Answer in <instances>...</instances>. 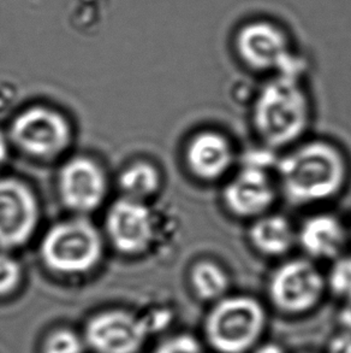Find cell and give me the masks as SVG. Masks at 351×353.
Here are the masks:
<instances>
[{"instance_id": "ba28073f", "label": "cell", "mask_w": 351, "mask_h": 353, "mask_svg": "<svg viewBox=\"0 0 351 353\" xmlns=\"http://www.w3.org/2000/svg\"><path fill=\"white\" fill-rule=\"evenodd\" d=\"M38 205L28 187L14 180H0V245L17 246L36 227Z\"/></svg>"}, {"instance_id": "8992f818", "label": "cell", "mask_w": 351, "mask_h": 353, "mask_svg": "<svg viewBox=\"0 0 351 353\" xmlns=\"http://www.w3.org/2000/svg\"><path fill=\"white\" fill-rule=\"evenodd\" d=\"M148 333L147 321L128 311L111 310L88 322L85 340L95 353H138Z\"/></svg>"}, {"instance_id": "d6986e66", "label": "cell", "mask_w": 351, "mask_h": 353, "mask_svg": "<svg viewBox=\"0 0 351 353\" xmlns=\"http://www.w3.org/2000/svg\"><path fill=\"white\" fill-rule=\"evenodd\" d=\"M330 286L338 296L351 301V256L339 258L333 264L330 277Z\"/></svg>"}, {"instance_id": "603a6c76", "label": "cell", "mask_w": 351, "mask_h": 353, "mask_svg": "<svg viewBox=\"0 0 351 353\" xmlns=\"http://www.w3.org/2000/svg\"><path fill=\"white\" fill-rule=\"evenodd\" d=\"M6 154H8V143L3 134L0 133V163L4 162Z\"/></svg>"}, {"instance_id": "5b68a950", "label": "cell", "mask_w": 351, "mask_h": 353, "mask_svg": "<svg viewBox=\"0 0 351 353\" xmlns=\"http://www.w3.org/2000/svg\"><path fill=\"white\" fill-rule=\"evenodd\" d=\"M237 51L253 70H275L278 75L297 79L304 72L302 62L289 52L284 35L272 24L257 22L244 27L238 34Z\"/></svg>"}, {"instance_id": "9a60e30c", "label": "cell", "mask_w": 351, "mask_h": 353, "mask_svg": "<svg viewBox=\"0 0 351 353\" xmlns=\"http://www.w3.org/2000/svg\"><path fill=\"white\" fill-rule=\"evenodd\" d=\"M249 240L257 252L268 257H279L289 252L295 241L292 225L280 215H264L249 230Z\"/></svg>"}, {"instance_id": "44dd1931", "label": "cell", "mask_w": 351, "mask_h": 353, "mask_svg": "<svg viewBox=\"0 0 351 353\" xmlns=\"http://www.w3.org/2000/svg\"><path fill=\"white\" fill-rule=\"evenodd\" d=\"M154 353H204V351L194 338L177 335L159 345Z\"/></svg>"}, {"instance_id": "7a4b0ae2", "label": "cell", "mask_w": 351, "mask_h": 353, "mask_svg": "<svg viewBox=\"0 0 351 353\" xmlns=\"http://www.w3.org/2000/svg\"><path fill=\"white\" fill-rule=\"evenodd\" d=\"M299 80L278 75L262 87L254 101V128L268 148L295 143L308 127V98Z\"/></svg>"}, {"instance_id": "9c48e42d", "label": "cell", "mask_w": 351, "mask_h": 353, "mask_svg": "<svg viewBox=\"0 0 351 353\" xmlns=\"http://www.w3.org/2000/svg\"><path fill=\"white\" fill-rule=\"evenodd\" d=\"M12 137L21 148L36 156H52L69 140L65 119L53 111L34 108L24 111L12 125Z\"/></svg>"}, {"instance_id": "e0dca14e", "label": "cell", "mask_w": 351, "mask_h": 353, "mask_svg": "<svg viewBox=\"0 0 351 353\" xmlns=\"http://www.w3.org/2000/svg\"><path fill=\"white\" fill-rule=\"evenodd\" d=\"M120 186L133 198L149 196L159 187V174L149 164H135L120 176Z\"/></svg>"}, {"instance_id": "6da1fadb", "label": "cell", "mask_w": 351, "mask_h": 353, "mask_svg": "<svg viewBox=\"0 0 351 353\" xmlns=\"http://www.w3.org/2000/svg\"><path fill=\"white\" fill-rule=\"evenodd\" d=\"M347 163L336 146L325 141L304 143L278 163L280 187L292 205L328 201L342 191Z\"/></svg>"}, {"instance_id": "30bf717a", "label": "cell", "mask_w": 351, "mask_h": 353, "mask_svg": "<svg viewBox=\"0 0 351 353\" xmlns=\"http://www.w3.org/2000/svg\"><path fill=\"white\" fill-rule=\"evenodd\" d=\"M225 206L233 215L259 219L275 201V188L266 169L243 165L223 192Z\"/></svg>"}, {"instance_id": "4fadbf2b", "label": "cell", "mask_w": 351, "mask_h": 353, "mask_svg": "<svg viewBox=\"0 0 351 353\" xmlns=\"http://www.w3.org/2000/svg\"><path fill=\"white\" fill-rule=\"evenodd\" d=\"M233 150L228 139L215 132H202L191 139L187 163L195 176L204 181L219 180L233 164Z\"/></svg>"}, {"instance_id": "277c9868", "label": "cell", "mask_w": 351, "mask_h": 353, "mask_svg": "<svg viewBox=\"0 0 351 353\" xmlns=\"http://www.w3.org/2000/svg\"><path fill=\"white\" fill-rule=\"evenodd\" d=\"M43 256L48 267L76 274L94 267L101 256V240L86 221H72L53 227L43 239Z\"/></svg>"}, {"instance_id": "3957f363", "label": "cell", "mask_w": 351, "mask_h": 353, "mask_svg": "<svg viewBox=\"0 0 351 353\" xmlns=\"http://www.w3.org/2000/svg\"><path fill=\"white\" fill-rule=\"evenodd\" d=\"M265 322V311L255 299L224 298L206 321V335L219 352L243 353L259 339Z\"/></svg>"}, {"instance_id": "2e32d148", "label": "cell", "mask_w": 351, "mask_h": 353, "mask_svg": "<svg viewBox=\"0 0 351 353\" xmlns=\"http://www.w3.org/2000/svg\"><path fill=\"white\" fill-rule=\"evenodd\" d=\"M191 283L201 299L219 301L228 291V277L218 264L202 261L191 272Z\"/></svg>"}, {"instance_id": "7c38bea8", "label": "cell", "mask_w": 351, "mask_h": 353, "mask_svg": "<svg viewBox=\"0 0 351 353\" xmlns=\"http://www.w3.org/2000/svg\"><path fill=\"white\" fill-rule=\"evenodd\" d=\"M61 191L67 206L75 210H92L104 198V174L89 159L75 158L63 168Z\"/></svg>"}, {"instance_id": "8fae6325", "label": "cell", "mask_w": 351, "mask_h": 353, "mask_svg": "<svg viewBox=\"0 0 351 353\" xmlns=\"http://www.w3.org/2000/svg\"><path fill=\"white\" fill-rule=\"evenodd\" d=\"M152 227L147 208L135 199L117 201L107 217L109 235L123 252H140L147 248L152 238Z\"/></svg>"}, {"instance_id": "ffe728a7", "label": "cell", "mask_w": 351, "mask_h": 353, "mask_svg": "<svg viewBox=\"0 0 351 353\" xmlns=\"http://www.w3.org/2000/svg\"><path fill=\"white\" fill-rule=\"evenodd\" d=\"M21 269L19 263L5 254H0V296L9 294L19 285Z\"/></svg>"}, {"instance_id": "cb8c5ba5", "label": "cell", "mask_w": 351, "mask_h": 353, "mask_svg": "<svg viewBox=\"0 0 351 353\" xmlns=\"http://www.w3.org/2000/svg\"><path fill=\"white\" fill-rule=\"evenodd\" d=\"M343 320L345 322V325H349L351 328V301H348V305L343 312Z\"/></svg>"}, {"instance_id": "ac0fdd59", "label": "cell", "mask_w": 351, "mask_h": 353, "mask_svg": "<svg viewBox=\"0 0 351 353\" xmlns=\"http://www.w3.org/2000/svg\"><path fill=\"white\" fill-rule=\"evenodd\" d=\"M86 340L76 332L62 328L52 332L45 340L43 353H85Z\"/></svg>"}, {"instance_id": "52a82bcc", "label": "cell", "mask_w": 351, "mask_h": 353, "mask_svg": "<svg viewBox=\"0 0 351 353\" xmlns=\"http://www.w3.org/2000/svg\"><path fill=\"white\" fill-rule=\"evenodd\" d=\"M323 279L312 263L294 259L281 264L270 277V296L275 306L286 312H304L318 303Z\"/></svg>"}, {"instance_id": "5bb4252c", "label": "cell", "mask_w": 351, "mask_h": 353, "mask_svg": "<svg viewBox=\"0 0 351 353\" xmlns=\"http://www.w3.org/2000/svg\"><path fill=\"white\" fill-rule=\"evenodd\" d=\"M296 240L310 257L333 259L341 254L345 246L347 233L337 217L320 214L304 221Z\"/></svg>"}, {"instance_id": "7402d4cb", "label": "cell", "mask_w": 351, "mask_h": 353, "mask_svg": "<svg viewBox=\"0 0 351 353\" xmlns=\"http://www.w3.org/2000/svg\"><path fill=\"white\" fill-rule=\"evenodd\" d=\"M255 353H284L283 350L280 349L279 346L275 344H268L262 346L260 349L257 350Z\"/></svg>"}]
</instances>
